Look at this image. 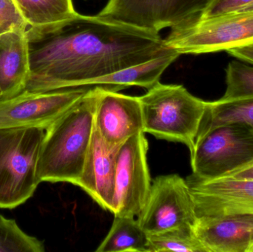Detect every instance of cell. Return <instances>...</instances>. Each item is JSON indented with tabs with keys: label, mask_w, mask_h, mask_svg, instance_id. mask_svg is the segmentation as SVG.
<instances>
[{
	"label": "cell",
	"mask_w": 253,
	"mask_h": 252,
	"mask_svg": "<svg viewBox=\"0 0 253 252\" xmlns=\"http://www.w3.org/2000/svg\"><path fill=\"white\" fill-rule=\"evenodd\" d=\"M212 0H109L99 16L159 33L196 23Z\"/></svg>",
	"instance_id": "obj_7"
},
{
	"label": "cell",
	"mask_w": 253,
	"mask_h": 252,
	"mask_svg": "<svg viewBox=\"0 0 253 252\" xmlns=\"http://www.w3.org/2000/svg\"><path fill=\"white\" fill-rule=\"evenodd\" d=\"M1 91H0V99H1Z\"/></svg>",
	"instance_id": "obj_28"
},
{
	"label": "cell",
	"mask_w": 253,
	"mask_h": 252,
	"mask_svg": "<svg viewBox=\"0 0 253 252\" xmlns=\"http://www.w3.org/2000/svg\"><path fill=\"white\" fill-rule=\"evenodd\" d=\"M165 39L180 55L205 54L253 46V13H234L202 19L171 30Z\"/></svg>",
	"instance_id": "obj_6"
},
{
	"label": "cell",
	"mask_w": 253,
	"mask_h": 252,
	"mask_svg": "<svg viewBox=\"0 0 253 252\" xmlns=\"http://www.w3.org/2000/svg\"><path fill=\"white\" fill-rule=\"evenodd\" d=\"M114 222L107 236L96 252H147L148 235L135 217L114 216Z\"/></svg>",
	"instance_id": "obj_17"
},
{
	"label": "cell",
	"mask_w": 253,
	"mask_h": 252,
	"mask_svg": "<svg viewBox=\"0 0 253 252\" xmlns=\"http://www.w3.org/2000/svg\"><path fill=\"white\" fill-rule=\"evenodd\" d=\"M247 252H253V242L251 244V245L250 246L249 248H248V251Z\"/></svg>",
	"instance_id": "obj_27"
},
{
	"label": "cell",
	"mask_w": 253,
	"mask_h": 252,
	"mask_svg": "<svg viewBox=\"0 0 253 252\" xmlns=\"http://www.w3.org/2000/svg\"><path fill=\"white\" fill-rule=\"evenodd\" d=\"M45 130L0 129V208L14 209L35 193L37 164Z\"/></svg>",
	"instance_id": "obj_4"
},
{
	"label": "cell",
	"mask_w": 253,
	"mask_h": 252,
	"mask_svg": "<svg viewBox=\"0 0 253 252\" xmlns=\"http://www.w3.org/2000/svg\"><path fill=\"white\" fill-rule=\"evenodd\" d=\"M91 88L49 92L25 90L13 97L0 99V129L47 130L77 105Z\"/></svg>",
	"instance_id": "obj_9"
},
{
	"label": "cell",
	"mask_w": 253,
	"mask_h": 252,
	"mask_svg": "<svg viewBox=\"0 0 253 252\" xmlns=\"http://www.w3.org/2000/svg\"><path fill=\"white\" fill-rule=\"evenodd\" d=\"M173 52L159 33L78 13L32 44L25 90L85 87L90 80Z\"/></svg>",
	"instance_id": "obj_1"
},
{
	"label": "cell",
	"mask_w": 253,
	"mask_h": 252,
	"mask_svg": "<svg viewBox=\"0 0 253 252\" xmlns=\"http://www.w3.org/2000/svg\"><path fill=\"white\" fill-rule=\"evenodd\" d=\"M223 177L234 179H253V161L230 172Z\"/></svg>",
	"instance_id": "obj_24"
},
{
	"label": "cell",
	"mask_w": 253,
	"mask_h": 252,
	"mask_svg": "<svg viewBox=\"0 0 253 252\" xmlns=\"http://www.w3.org/2000/svg\"><path fill=\"white\" fill-rule=\"evenodd\" d=\"M44 243L25 233L13 219L0 215V252H44Z\"/></svg>",
	"instance_id": "obj_20"
},
{
	"label": "cell",
	"mask_w": 253,
	"mask_h": 252,
	"mask_svg": "<svg viewBox=\"0 0 253 252\" xmlns=\"http://www.w3.org/2000/svg\"><path fill=\"white\" fill-rule=\"evenodd\" d=\"M18 29H28V25L13 0H0V35Z\"/></svg>",
	"instance_id": "obj_22"
},
{
	"label": "cell",
	"mask_w": 253,
	"mask_h": 252,
	"mask_svg": "<svg viewBox=\"0 0 253 252\" xmlns=\"http://www.w3.org/2000/svg\"><path fill=\"white\" fill-rule=\"evenodd\" d=\"M147 151L148 142L144 133L134 135L119 149L113 204L114 216L135 217L142 210L152 183Z\"/></svg>",
	"instance_id": "obj_10"
},
{
	"label": "cell",
	"mask_w": 253,
	"mask_h": 252,
	"mask_svg": "<svg viewBox=\"0 0 253 252\" xmlns=\"http://www.w3.org/2000/svg\"><path fill=\"white\" fill-rule=\"evenodd\" d=\"M194 204L185 179L177 174L161 176L152 180L148 196L138 216L147 235L179 227L193 228Z\"/></svg>",
	"instance_id": "obj_8"
},
{
	"label": "cell",
	"mask_w": 253,
	"mask_h": 252,
	"mask_svg": "<svg viewBox=\"0 0 253 252\" xmlns=\"http://www.w3.org/2000/svg\"><path fill=\"white\" fill-rule=\"evenodd\" d=\"M96 87L44 132L37 164L40 182L78 184L94 131Z\"/></svg>",
	"instance_id": "obj_2"
},
{
	"label": "cell",
	"mask_w": 253,
	"mask_h": 252,
	"mask_svg": "<svg viewBox=\"0 0 253 252\" xmlns=\"http://www.w3.org/2000/svg\"><path fill=\"white\" fill-rule=\"evenodd\" d=\"M31 44L26 29L0 35V91L1 99L25 91L31 73Z\"/></svg>",
	"instance_id": "obj_15"
},
{
	"label": "cell",
	"mask_w": 253,
	"mask_h": 252,
	"mask_svg": "<svg viewBox=\"0 0 253 252\" xmlns=\"http://www.w3.org/2000/svg\"><path fill=\"white\" fill-rule=\"evenodd\" d=\"M230 124H245L253 128V99L207 102L197 137L215 127Z\"/></svg>",
	"instance_id": "obj_18"
},
{
	"label": "cell",
	"mask_w": 253,
	"mask_h": 252,
	"mask_svg": "<svg viewBox=\"0 0 253 252\" xmlns=\"http://www.w3.org/2000/svg\"><path fill=\"white\" fill-rule=\"evenodd\" d=\"M28 25L31 44L56 31L78 14L72 0H13Z\"/></svg>",
	"instance_id": "obj_16"
},
{
	"label": "cell",
	"mask_w": 253,
	"mask_h": 252,
	"mask_svg": "<svg viewBox=\"0 0 253 252\" xmlns=\"http://www.w3.org/2000/svg\"><path fill=\"white\" fill-rule=\"evenodd\" d=\"M147 252H207L193 228L179 227L147 237Z\"/></svg>",
	"instance_id": "obj_19"
},
{
	"label": "cell",
	"mask_w": 253,
	"mask_h": 252,
	"mask_svg": "<svg viewBox=\"0 0 253 252\" xmlns=\"http://www.w3.org/2000/svg\"><path fill=\"white\" fill-rule=\"evenodd\" d=\"M253 161V128L242 124L215 127L198 136L190 152L192 174L201 179L223 177Z\"/></svg>",
	"instance_id": "obj_5"
},
{
	"label": "cell",
	"mask_w": 253,
	"mask_h": 252,
	"mask_svg": "<svg viewBox=\"0 0 253 252\" xmlns=\"http://www.w3.org/2000/svg\"><path fill=\"white\" fill-rule=\"evenodd\" d=\"M253 2V0H212L199 20L236 13Z\"/></svg>",
	"instance_id": "obj_23"
},
{
	"label": "cell",
	"mask_w": 253,
	"mask_h": 252,
	"mask_svg": "<svg viewBox=\"0 0 253 252\" xmlns=\"http://www.w3.org/2000/svg\"><path fill=\"white\" fill-rule=\"evenodd\" d=\"M227 52L230 56H233L239 60L253 65V46L232 49Z\"/></svg>",
	"instance_id": "obj_25"
},
{
	"label": "cell",
	"mask_w": 253,
	"mask_h": 252,
	"mask_svg": "<svg viewBox=\"0 0 253 252\" xmlns=\"http://www.w3.org/2000/svg\"><path fill=\"white\" fill-rule=\"evenodd\" d=\"M185 180L196 217L253 215V179H201L192 174Z\"/></svg>",
	"instance_id": "obj_11"
},
{
	"label": "cell",
	"mask_w": 253,
	"mask_h": 252,
	"mask_svg": "<svg viewBox=\"0 0 253 252\" xmlns=\"http://www.w3.org/2000/svg\"><path fill=\"white\" fill-rule=\"evenodd\" d=\"M193 232L207 252H247L253 242V215L197 217Z\"/></svg>",
	"instance_id": "obj_13"
},
{
	"label": "cell",
	"mask_w": 253,
	"mask_h": 252,
	"mask_svg": "<svg viewBox=\"0 0 253 252\" xmlns=\"http://www.w3.org/2000/svg\"><path fill=\"white\" fill-rule=\"evenodd\" d=\"M236 13H253V2Z\"/></svg>",
	"instance_id": "obj_26"
},
{
	"label": "cell",
	"mask_w": 253,
	"mask_h": 252,
	"mask_svg": "<svg viewBox=\"0 0 253 252\" xmlns=\"http://www.w3.org/2000/svg\"><path fill=\"white\" fill-rule=\"evenodd\" d=\"M95 87V130L108 147H120L134 135L144 133L139 97L106 87Z\"/></svg>",
	"instance_id": "obj_12"
},
{
	"label": "cell",
	"mask_w": 253,
	"mask_h": 252,
	"mask_svg": "<svg viewBox=\"0 0 253 252\" xmlns=\"http://www.w3.org/2000/svg\"><path fill=\"white\" fill-rule=\"evenodd\" d=\"M119 149L108 147L94 127L85 164L77 184L103 210L111 213Z\"/></svg>",
	"instance_id": "obj_14"
},
{
	"label": "cell",
	"mask_w": 253,
	"mask_h": 252,
	"mask_svg": "<svg viewBox=\"0 0 253 252\" xmlns=\"http://www.w3.org/2000/svg\"><path fill=\"white\" fill-rule=\"evenodd\" d=\"M226 84L225 93L220 101L253 99V66L242 61L230 62L226 69Z\"/></svg>",
	"instance_id": "obj_21"
},
{
	"label": "cell",
	"mask_w": 253,
	"mask_h": 252,
	"mask_svg": "<svg viewBox=\"0 0 253 252\" xmlns=\"http://www.w3.org/2000/svg\"><path fill=\"white\" fill-rule=\"evenodd\" d=\"M144 133L185 144L191 152L206 109L207 102L184 86L160 81L140 96Z\"/></svg>",
	"instance_id": "obj_3"
}]
</instances>
